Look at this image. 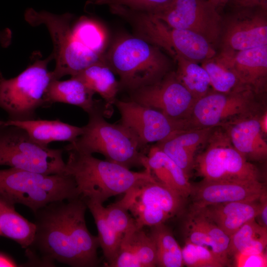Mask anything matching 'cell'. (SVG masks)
I'll return each mask as SVG.
<instances>
[{
    "label": "cell",
    "instance_id": "52a82bcc",
    "mask_svg": "<svg viewBox=\"0 0 267 267\" xmlns=\"http://www.w3.org/2000/svg\"><path fill=\"white\" fill-rule=\"evenodd\" d=\"M24 17L31 26L44 25L49 31L53 44L52 54L56 63L51 71L53 80H59L66 75L74 76L93 64L105 61L104 57L87 48L74 36L71 14H56L29 8Z\"/></svg>",
    "mask_w": 267,
    "mask_h": 267
},
{
    "label": "cell",
    "instance_id": "ffe728a7",
    "mask_svg": "<svg viewBox=\"0 0 267 267\" xmlns=\"http://www.w3.org/2000/svg\"><path fill=\"white\" fill-rule=\"evenodd\" d=\"M214 128L180 130L155 145L171 158L189 178L198 150L205 144Z\"/></svg>",
    "mask_w": 267,
    "mask_h": 267
},
{
    "label": "cell",
    "instance_id": "3957f363",
    "mask_svg": "<svg viewBox=\"0 0 267 267\" xmlns=\"http://www.w3.org/2000/svg\"><path fill=\"white\" fill-rule=\"evenodd\" d=\"M89 120L83 126L82 134L65 146L64 151L76 150L92 154L103 155L106 160L129 169L145 166L146 148L137 137L122 124H112L105 120L102 110L89 114Z\"/></svg>",
    "mask_w": 267,
    "mask_h": 267
},
{
    "label": "cell",
    "instance_id": "b9f144b4",
    "mask_svg": "<svg viewBox=\"0 0 267 267\" xmlns=\"http://www.w3.org/2000/svg\"><path fill=\"white\" fill-rule=\"evenodd\" d=\"M12 40V33L9 28L0 30V45L4 48L10 45Z\"/></svg>",
    "mask_w": 267,
    "mask_h": 267
},
{
    "label": "cell",
    "instance_id": "ab89813d",
    "mask_svg": "<svg viewBox=\"0 0 267 267\" xmlns=\"http://www.w3.org/2000/svg\"><path fill=\"white\" fill-rule=\"evenodd\" d=\"M229 2L238 9L257 7H267V0H229L228 2Z\"/></svg>",
    "mask_w": 267,
    "mask_h": 267
},
{
    "label": "cell",
    "instance_id": "30bf717a",
    "mask_svg": "<svg viewBox=\"0 0 267 267\" xmlns=\"http://www.w3.org/2000/svg\"><path fill=\"white\" fill-rule=\"evenodd\" d=\"M64 151L37 143L19 127L0 126V165L46 175L62 174Z\"/></svg>",
    "mask_w": 267,
    "mask_h": 267
},
{
    "label": "cell",
    "instance_id": "83f0119b",
    "mask_svg": "<svg viewBox=\"0 0 267 267\" xmlns=\"http://www.w3.org/2000/svg\"><path fill=\"white\" fill-rule=\"evenodd\" d=\"M253 219L230 236L228 255L257 254L265 252L267 245V227Z\"/></svg>",
    "mask_w": 267,
    "mask_h": 267
},
{
    "label": "cell",
    "instance_id": "f6af8a7d",
    "mask_svg": "<svg viewBox=\"0 0 267 267\" xmlns=\"http://www.w3.org/2000/svg\"><path fill=\"white\" fill-rule=\"evenodd\" d=\"M211 1L214 6L218 8L219 7H222L224 6L225 4L228 3L229 0H209Z\"/></svg>",
    "mask_w": 267,
    "mask_h": 267
},
{
    "label": "cell",
    "instance_id": "ee69618b",
    "mask_svg": "<svg viewBox=\"0 0 267 267\" xmlns=\"http://www.w3.org/2000/svg\"><path fill=\"white\" fill-rule=\"evenodd\" d=\"M259 123L264 134H267V110L262 112L259 116Z\"/></svg>",
    "mask_w": 267,
    "mask_h": 267
},
{
    "label": "cell",
    "instance_id": "5bb4252c",
    "mask_svg": "<svg viewBox=\"0 0 267 267\" xmlns=\"http://www.w3.org/2000/svg\"><path fill=\"white\" fill-rule=\"evenodd\" d=\"M114 105L121 115L120 123L137 137L142 146L161 142L176 132L186 130L183 121L171 119L161 111L134 101L116 99Z\"/></svg>",
    "mask_w": 267,
    "mask_h": 267
},
{
    "label": "cell",
    "instance_id": "cb8c5ba5",
    "mask_svg": "<svg viewBox=\"0 0 267 267\" xmlns=\"http://www.w3.org/2000/svg\"><path fill=\"white\" fill-rule=\"evenodd\" d=\"M144 169L149 170L158 181L186 199L190 196L191 184L184 171L156 145L147 153Z\"/></svg>",
    "mask_w": 267,
    "mask_h": 267
},
{
    "label": "cell",
    "instance_id": "7bdbcfd3",
    "mask_svg": "<svg viewBox=\"0 0 267 267\" xmlns=\"http://www.w3.org/2000/svg\"><path fill=\"white\" fill-rule=\"evenodd\" d=\"M17 264L12 259L0 253V267H16Z\"/></svg>",
    "mask_w": 267,
    "mask_h": 267
},
{
    "label": "cell",
    "instance_id": "7402d4cb",
    "mask_svg": "<svg viewBox=\"0 0 267 267\" xmlns=\"http://www.w3.org/2000/svg\"><path fill=\"white\" fill-rule=\"evenodd\" d=\"M94 94L75 77H71L70 79L65 81L52 80L44 94L45 107L55 103H63L78 106L88 114L102 110L106 115H110L105 104L101 105L99 100L93 98Z\"/></svg>",
    "mask_w": 267,
    "mask_h": 267
},
{
    "label": "cell",
    "instance_id": "1f68e13d",
    "mask_svg": "<svg viewBox=\"0 0 267 267\" xmlns=\"http://www.w3.org/2000/svg\"><path fill=\"white\" fill-rule=\"evenodd\" d=\"M71 28L74 36L87 48L105 58L106 45L105 30L95 20L86 17H80Z\"/></svg>",
    "mask_w": 267,
    "mask_h": 267
},
{
    "label": "cell",
    "instance_id": "603a6c76",
    "mask_svg": "<svg viewBox=\"0 0 267 267\" xmlns=\"http://www.w3.org/2000/svg\"><path fill=\"white\" fill-rule=\"evenodd\" d=\"M183 222L185 242L207 247L228 259L230 237L216 224L191 207Z\"/></svg>",
    "mask_w": 267,
    "mask_h": 267
},
{
    "label": "cell",
    "instance_id": "e575fe53",
    "mask_svg": "<svg viewBox=\"0 0 267 267\" xmlns=\"http://www.w3.org/2000/svg\"><path fill=\"white\" fill-rule=\"evenodd\" d=\"M181 250L184 265L188 267H223L229 265L228 259L204 246L185 242Z\"/></svg>",
    "mask_w": 267,
    "mask_h": 267
},
{
    "label": "cell",
    "instance_id": "60d3db41",
    "mask_svg": "<svg viewBox=\"0 0 267 267\" xmlns=\"http://www.w3.org/2000/svg\"><path fill=\"white\" fill-rule=\"evenodd\" d=\"M261 207L260 213L257 217L258 218V223L262 226L267 227V192L261 197Z\"/></svg>",
    "mask_w": 267,
    "mask_h": 267
},
{
    "label": "cell",
    "instance_id": "e0dca14e",
    "mask_svg": "<svg viewBox=\"0 0 267 267\" xmlns=\"http://www.w3.org/2000/svg\"><path fill=\"white\" fill-rule=\"evenodd\" d=\"M267 192L260 180L206 181L191 184L192 206L202 207L221 203L259 200Z\"/></svg>",
    "mask_w": 267,
    "mask_h": 267
},
{
    "label": "cell",
    "instance_id": "8fae6325",
    "mask_svg": "<svg viewBox=\"0 0 267 267\" xmlns=\"http://www.w3.org/2000/svg\"><path fill=\"white\" fill-rule=\"evenodd\" d=\"M252 90L227 93L210 91L195 102L183 121L186 130L222 127L237 119L258 114L262 106Z\"/></svg>",
    "mask_w": 267,
    "mask_h": 267
},
{
    "label": "cell",
    "instance_id": "d4e9b609",
    "mask_svg": "<svg viewBox=\"0 0 267 267\" xmlns=\"http://www.w3.org/2000/svg\"><path fill=\"white\" fill-rule=\"evenodd\" d=\"M5 125H13L24 130L37 143L47 146L54 141L72 142L83 132V127L64 123L58 119L53 120H30L5 121Z\"/></svg>",
    "mask_w": 267,
    "mask_h": 267
},
{
    "label": "cell",
    "instance_id": "bcb514c9",
    "mask_svg": "<svg viewBox=\"0 0 267 267\" xmlns=\"http://www.w3.org/2000/svg\"><path fill=\"white\" fill-rule=\"evenodd\" d=\"M5 121L0 119V126L4 124Z\"/></svg>",
    "mask_w": 267,
    "mask_h": 267
},
{
    "label": "cell",
    "instance_id": "836d02e7",
    "mask_svg": "<svg viewBox=\"0 0 267 267\" xmlns=\"http://www.w3.org/2000/svg\"><path fill=\"white\" fill-rule=\"evenodd\" d=\"M201 66L207 72L211 87L214 91L227 93L247 89L242 86L236 75L220 63L215 56L202 61Z\"/></svg>",
    "mask_w": 267,
    "mask_h": 267
},
{
    "label": "cell",
    "instance_id": "9c48e42d",
    "mask_svg": "<svg viewBox=\"0 0 267 267\" xmlns=\"http://www.w3.org/2000/svg\"><path fill=\"white\" fill-rule=\"evenodd\" d=\"M202 148L193 168L202 180H260L256 167L234 148L222 127L214 128Z\"/></svg>",
    "mask_w": 267,
    "mask_h": 267
},
{
    "label": "cell",
    "instance_id": "4dcf8cb0",
    "mask_svg": "<svg viewBox=\"0 0 267 267\" xmlns=\"http://www.w3.org/2000/svg\"><path fill=\"white\" fill-rule=\"evenodd\" d=\"M174 60L177 64L175 72L177 79L196 100L210 91L208 74L201 65L181 57H177Z\"/></svg>",
    "mask_w": 267,
    "mask_h": 267
},
{
    "label": "cell",
    "instance_id": "f35d334b",
    "mask_svg": "<svg viewBox=\"0 0 267 267\" xmlns=\"http://www.w3.org/2000/svg\"><path fill=\"white\" fill-rule=\"evenodd\" d=\"M234 266L237 267H266L267 256L265 252L257 254L245 255L237 253L234 255Z\"/></svg>",
    "mask_w": 267,
    "mask_h": 267
},
{
    "label": "cell",
    "instance_id": "f546056e",
    "mask_svg": "<svg viewBox=\"0 0 267 267\" xmlns=\"http://www.w3.org/2000/svg\"><path fill=\"white\" fill-rule=\"evenodd\" d=\"M150 227L149 234L155 243L156 250V266L183 267L181 248L169 228L164 223Z\"/></svg>",
    "mask_w": 267,
    "mask_h": 267
},
{
    "label": "cell",
    "instance_id": "4fadbf2b",
    "mask_svg": "<svg viewBox=\"0 0 267 267\" xmlns=\"http://www.w3.org/2000/svg\"><path fill=\"white\" fill-rule=\"evenodd\" d=\"M185 199L155 179L133 189L129 209L138 228L152 227L181 214Z\"/></svg>",
    "mask_w": 267,
    "mask_h": 267
},
{
    "label": "cell",
    "instance_id": "5b68a950",
    "mask_svg": "<svg viewBox=\"0 0 267 267\" xmlns=\"http://www.w3.org/2000/svg\"><path fill=\"white\" fill-rule=\"evenodd\" d=\"M0 197L35 213L51 202L80 196L74 179L65 173L46 175L10 168L0 170Z\"/></svg>",
    "mask_w": 267,
    "mask_h": 267
},
{
    "label": "cell",
    "instance_id": "f1b7e54d",
    "mask_svg": "<svg viewBox=\"0 0 267 267\" xmlns=\"http://www.w3.org/2000/svg\"><path fill=\"white\" fill-rule=\"evenodd\" d=\"M96 224L99 246L101 248L107 265L115 258L120 248L123 235L117 232L108 222L102 203L84 199Z\"/></svg>",
    "mask_w": 267,
    "mask_h": 267
},
{
    "label": "cell",
    "instance_id": "4316f807",
    "mask_svg": "<svg viewBox=\"0 0 267 267\" xmlns=\"http://www.w3.org/2000/svg\"><path fill=\"white\" fill-rule=\"evenodd\" d=\"M36 227L17 213L14 204L0 197V234L26 249L32 244Z\"/></svg>",
    "mask_w": 267,
    "mask_h": 267
},
{
    "label": "cell",
    "instance_id": "7c38bea8",
    "mask_svg": "<svg viewBox=\"0 0 267 267\" xmlns=\"http://www.w3.org/2000/svg\"><path fill=\"white\" fill-rule=\"evenodd\" d=\"M149 13L172 27L202 36L213 46L220 39L222 18L209 0H172L164 7Z\"/></svg>",
    "mask_w": 267,
    "mask_h": 267
},
{
    "label": "cell",
    "instance_id": "9a60e30c",
    "mask_svg": "<svg viewBox=\"0 0 267 267\" xmlns=\"http://www.w3.org/2000/svg\"><path fill=\"white\" fill-rule=\"evenodd\" d=\"M131 100L181 121L187 118L196 101L178 80L175 72L168 73L155 83L132 91Z\"/></svg>",
    "mask_w": 267,
    "mask_h": 267
},
{
    "label": "cell",
    "instance_id": "d6986e66",
    "mask_svg": "<svg viewBox=\"0 0 267 267\" xmlns=\"http://www.w3.org/2000/svg\"><path fill=\"white\" fill-rule=\"evenodd\" d=\"M261 114L240 118L222 127L240 154L248 160L260 162L267 157V143L259 123Z\"/></svg>",
    "mask_w": 267,
    "mask_h": 267
},
{
    "label": "cell",
    "instance_id": "6da1fadb",
    "mask_svg": "<svg viewBox=\"0 0 267 267\" xmlns=\"http://www.w3.org/2000/svg\"><path fill=\"white\" fill-rule=\"evenodd\" d=\"M87 208L79 197L51 202L36 211L34 238L26 250L29 260L48 267L55 262L72 267L98 266L99 243L87 227Z\"/></svg>",
    "mask_w": 267,
    "mask_h": 267
},
{
    "label": "cell",
    "instance_id": "484cf974",
    "mask_svg": "<svg viewBox=\"0 0 267 267\" xmlns=\"http://www.w3.org/2000/svg\"><path fill=\"white\" fill-rule=\"evenodd\" d=\"M72 77L78 78L94 93L100 95L106 108L111 113L120 88L114 73L106 62L93 64Z\"/></svg>",
    "mask_w": 267,
    "mask_h": 267
},
{
    "label": "cell",
    "instance_id": "44dd1931",
    "mask_svg": "<svg viewBox=\"0 0 267 267\" xmlns=\"http://www.w3.org/2000/svg\"><path fill=\"white\" fill-rule=\"evenodd\" d=\"M213 222L229 237L242 225L258 216L260 198L256 201H238L202 207H190Z\"/></svg>",
    "mask_w": 267,
    "mask_h": 267
},
{
    "label": "cell",
    "instance_id": "d590c367",
    "mask_svg": "<svg viewBox=\"0 0 267 267\" xmlns=\"http://www.w3.org/2000/svg\"><path fill=\"white\" fill-rule=\"evenodd\" d=\"M132 192V189L125 193L120 201L105 207L106 217L109 224L122 235L137 227L134 219L129 213Z\"/></svg>",
    "mask_w": 267,
    "mask_h": 267
},
{
    "label": "cell",
    "instance_id": "2e32d148",
    "mask_svg": "<svg viewBox=\"0 0 267 267\" xmlns=\"http://www.w3.org/2000/svg\"><path fill=\"white\" fill-rule=\"evenodd\" d=\"M239 10L222 28L221 52L232 53L267 45V7Z\"/></svg>",
    "mask_w": 267,
    "mask_h": 267
},
{
    "label": "cell",
    "instance_id": "d6a6232c",
    "mask_svg": "<svg viewBox=\"0 0 267 267\" xmlns=\"http://www.w3.org/2000/svg\"><path fill=\"white\" fill-rule=\"evenodd\" d=\"M143 228L136 227L126 233L122 241L127 244L136 256L141 267H156L155 243Z\"/></svg>",
    "mask_w": 267,
    "mask_h": 267
},
{
    "label": "cell",
    "instance_id": "277c9868",
    "mask_svg": "<svg viewBox=\"0 0 267 267\" xmlns=\"http://www.w3.org/2000/svg\"><path fill=\"white\" fill-rule=\"evenodd\" d=\"M122 87L133 91L155 83L168 73L170 61L159 47L141 38L117 40L105 56Z\"/></svg>",
    "mask_w": 267,
    "mask_h": 267
},
{
    "label": "cell",
    "instance_id": "74e56055",
    "mask_svg": "<svg viewBox=\"0 0 267 267\" xmlns=\"http://www.w3.org/2000/svg\"><path fill=\"white\" fill-rule=\"evenodd\" d=\"M110 267H141L135 254L125 243L121 242L114 260L107 265Z\"/></svg>",
    "mask_w": 267,
    "mask_h": 267
},
{
    "label": "cell",
    "instance_id": "7a4b0ae2",
    "mask_svg": "<svg viewBox=\"0 0 267 267\" xmlns=\"http://www.w3.org/2000/svg\"><path fill=\"white\" fill-rule=\"evenodd\" d=\"M65 173L74 179L77 191L83 199L102 203L110 197L139 187L155 178L150 171L134 172L92 154L76 150L67 151Z\"/></svg>",
    "mask_w": 267,
    "mask_h": 267
},
{
    "label": "cell",
    "instance_id": "8992f818",
    "mask_svg": "<svg viewBox=\"0 0 267 267\" xmlns=\"http://www.w3.org/2000/svg\"><path fill=\"white\" fill-rule=\"evenodd\" d=\"M39 51L34 52L28 67L17 76L5 78L0 73V108L9 120L26 121L36 118V110L45 107L44 96L52 76L47 65L52 53L42 58Z\"/></svg>",
    "mask_w": 267,
    "mask_h": 267
},
{
    "label": "cell",
    "instance_id": "ba28073f",
    "mask_svg": "<svg viewBox=\"0 0 267 267\" xmlns=\"http://www.w3.org/2000/svg\"><path fill=\"white\" fill-rule=\"evenodd\" d=\"M110 9L128 18L142 38L165 50L174 59L181 57L197 62L216 56L213 46L196 33L172 27L149 12L114 5Z\"/></svg>",
    "mask_w": 267,
    "mask_h": 267
},
{
    "label": "cell",
    "instance_id": "ac0fdd59",
    "mask_svg": "<svg viewBox=\"0 0 267 267\" xmlns=\"http://www.w3.org/2000/svg\"><path fill=\"white\" fill-rule=\"evenodd\" d=\"M216 59L237 77L240 84L260 96L267 90V45L232 53Z\"/></svg>",
    "mask_w": 267,
    "mask_h": 267
},
{
    "label": "cell",
    "instance_id": "8d00e7d4",
    "mask_svg": "<svg viewBox=\"0 0 267 267\" xmlns=\"http://www.w3.org/2000/svg\"><path fill=\"white\" fill-rule=\"evenodd\" d=\"M172 0H89L96 5H115L135 11L152 12L169 4Z\"/></svg>",
    "mask_w": 267,
    "mask_h": 267
}]
</instances>
